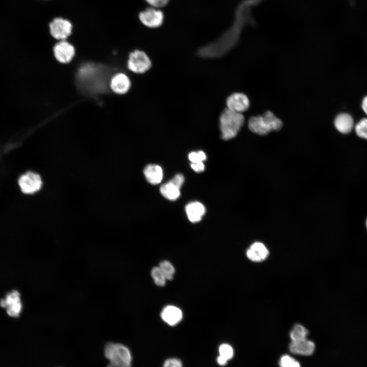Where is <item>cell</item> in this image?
<instances>
[{"label": "cell", "mask_w": 367, "mask_h": 367, "mask_svg": "<svg viewBox=\"0 0 367 367\" xmlns=\"http://www.w3.org/2000/svg\"><path fill=\"white\" fill-rule=\"evenodd\" d=\"M355 130L358 137L367 140V119L360 120L356 124Z\"/></svg>", "instance_id": "obj_22"}, {"label": "cell", "mask_w": 367, "mask_h": 367, "mask_svg": "<svg viewBox=\"0 0 367 367\" xmlns=\"http://www.w3.org/2000/svg\"><path fill=\"white\" fill-rule=\"evenodd\" d=\"M269 252L266 246L261 242L253 243L246 251L247 257L252 261L260 262L265 260Z\"/></svg>", "instance_id": "obj_13"}, {"label": "cell", "mask_w": 367, "mask_h": 367, "mask_svg": "<svg viewBox=\"0 0 367 367\" xmlns=\"http://www.w3.org/2000/svg\"><path fill=\"white\" fill-rule=\"evenodd\" d=\"M151 65L149 57L142 50L136 49L129 55L127 68L134 73H144L151 68Z\"/></svg>", "instance_id": "obj_4"}, {"label": "cell", "mask_w": 367, "mask_h": 367, "mask_svg": "<svg viewBox=\"0 0 367 367\" xmlns=\"http://www.w3.org/2000/svg\"><path fill=\"white\" fill-rule=\"evenodd\" d=\"M139 18L141 22L145 26L155 28L162 24L164 16L161 10L150 8L140 12Z\"/></svg>", "instance_id": "obj_10"}, {"label": "cell", "mask_w": 367, "mask_h": 367, "mask_svg": "<svg viewBox=\"0 0 367 367\" xmlns=\"http://www.w3.org/2000/svg\"><path fill=\"white\" fill-rule=\"evenodd\" d=\"M20 296L18 291L14 290L7 294L5 299L0 301L1 306L7 308V312L11 317L17 318L20 313L22 304Z\"/></svg>", "instance_id": "obj_8"}, {"label": "cell", "mask_w": 367, "mask_h": 367, "mask_svg": "<svg viewBox=\"0 0 367 367\" xmlns=\"http://www.w3.org/2000/svg\"><path fill=\"white\" fill-rule=\"evenodd\" d=\"M314 344L306 339L299 342H292L290 345L291 352L299 355H311L314 352Z\"/></svg>", "instance_id": "obj_16"}, {"label": "cell", "mask_w": 367, "mask_h": 367, "mask_svg": "<svg viewBox=\"0 0 367 367\" xmlns=\"http://www.w3.org/2000/svg\"><path fill=\"white\" fill-rule=\"evenodd\" d=\"M18 184L22 193L32 194L40 190L42 181L39 174L29 171L19 177Z\"/></svg>", "instance_id": "obj_5"}, {"label": "cell", "mask_w": 367, "mask_h": 367, "mask_svg": "<svg viewBox=\"0 0 367 367\" xmlns=\"http://www.w3.org/2000/svg\"><path fill=\"white\" fill-rule=\"evenodd\" d=\"M169 0H146V1L154 7H162L166 5Z\"/></svg>", "instance_id": "obj_26"}, {"label": "cell", "mask_w": 367, "mask_h": 367, "mask_svg": "<svg viewBox=\"0 0 367 367\" xmlns=\"http://www.w3.org/2000/svg\"><path fill=\"white\" fill-rule=\"evenodd\" d=\"M245 122L242 113L231 111L227 108L223 110L219 117L221 137L228 140L235 137Z\"/></svg>", "instance_id": "obj_1"}, {"label": "cell", "mask_w": 367, "mask_h": 367, "mask_svg": "<svg viewBox=\"0 0 367 367\" xmlns=\"http://www.w3.org/2000/svg\"><path fill=\"white\" fill-rule=\"evenodd\" d=\"M110 88L115 93L124 94L130 88L131 82L129 77L123 73H118L111 79Z\"/></svg>", "instance_id": "obj_12"}, {"label": "cell", "mask_w": 367, "mask_h": 367, "mask_svg": "<svg viewBox=\"0 0 367 367\" xmlns=\"http://www.w3.org/2000/svg\"><path fill=\"white\" fill-rule=\"evenodd\" d=\"M365 224L366 228V229H367V218H366V220H365Z\"/></svg>", "instance_id": "obj_31"}, {"label": "cell", "mask_w": 367, "mask_h": 367, "mask_svg": "<svg viewBox=\"0 0 367 367\" xmlns=\"http://www.w3.org/2000/svg\"><path fill=\"white\" fill-rule=\"evenodd\" d=\"M151 276L156 285L163 286L165 285L167 279L159 267H155L152 269Z\"/></svg>", "instance_id": "obj_20"}, {"label": "cell", "mask_w": 367, "mask_h": 367, "mask_svg": "<svg viewBox=\"0 0 367 367\" xmlns=\"http://www.w3.org/2000/svg\"><path fill=\"white\" fill-rule=\"evenodd\" d=\"M227 361L228 360H227L226 359H225V358H223L222 357H221L219 355V356H218L217 359V363L220 365H222V366L225 365L227 363Z\"/></svg>", "instance_id": "obj_28"}, {"label": "cell", "mask_w": 367, "mask_h": 367, "mask_svg": "<svg viewBox=\"0 0 367 367\" xmlns=\"http://www.w3.org/2000/svg\"><path fill=\"white\" fill-rule=\"evenodd\" d=\"M143 172L147 181L150 184L157 185L162 181L163 172L160 166L154 164L148 165L145 168Z\"/></svg>", "instance_id": "obj_18"}, {"label": "cell", "mask_w": 367, "mask_h": 367, "mask_svg": "<svg viewBox=\"0 0 367 367\" xmlns=\"http://www.w3.org/2000/svg\"><path fill=\"white\" fill-rule=\"evenodd\" d=\"M334 125L339 132L347 134L350 133L353 128V119L349 114L342 113L336 117Z\"/></svg>", "instance_id": "obj_17"}, {"label": "cell", "mask_w": 367, "mask_h": 367, "mask_svg": "<svg viewBox=\"0 0 367 367\" xmlns=\"http://www.w3.org/2000/svg\"><path fill=\"white\" fill-rule=\"evenodd\" d=\"M188 158L191 163L195 164L203 162L206 159L204 152L198 151L197 152H191L189 154Z\"/></svg>", "instance_id": "obj_24"}, {"label": "cell", "mask_w": 367, "mask_h": 367, "mask_svg": "<svg viewBox=\"0 0 367 367\" xmlns=\"http://www.w3.org/2000/svg\"><path fill=\"white\" fill-rule=\"evenodd\" d=\"M219 356L227 360L231 359L233 355V350L231 346L227 344L221 345L219 348Z\"/></svg>", "instance_id": "obj_23"}, {"label": "cell", "mask_w": 367, "mask_h": 367, "mask_svg": "<svg viewBox=\"0 0 367 367\" xmlns=\"http://www.w3.org/2000/svg\"><path fill=\"white\" fill-rule=\"evenodd\" d=\"M282 124V121L269 111L262 115L251 117L248 121L249 129L259 135H266L272 131L279 130Z\"/></svg>", "instance_id": "obj_2"}, {"label": "cell", "mask_w": 367, "mask_h": 367, "mask_svg": "<svg viewBox=\"0 0 367 367\" xmlns=\"http://www.w3.org/2000/svg\"><path fill=\"white\" fill-rule=\"evenodd\" d=\"M185 181L184 176L181 174L174 177L160 188L161 194L169 200H175L180 195V188Z\"/></svg>", "instance_id": "obj_7"}, {"label": "cell", "mask_w": 367, "mask_h": 367, "mask_svg": "<svg viewBox=\"0 0 367 367\" xmlns=\"http://www.w3.org/2000/svg\"><path fill=\"white\" fill-rule=\"evenodd\" d=\"M49 32L53 38L65 40L71 34L73 26L71 22L62 17L55 18L49 24Z\"/></svg>", "instance_id": "obj_6"}, {"label": "cell", "mask_w": 367, "mask_h": 367, "mask_svg": "<svg viewBox=\"0 0 367 367\" xmlns=\"http://www.w3.org/2000/svg\"><path fill=\"white\" fill-rule=\"evenodd\" d=\"M104 353L106 357L110 361L107 367L132 366V354L125 346L109 343L106 345Z\"/></svg>", "instance_id": "obj_3"}, {"label": "cell", "mask_w": 367, "mask_h": 367, "mask_svg": "<svg viewBox=\"0 0 367 367\" xmlns=\"http://www.w3.org/2000/svg\"><path fill=\"white\" fill-rule=\"evenodd\" d=\"M308 330L300 324H296L290 332L292 342H299L306 339Z\"/></svg>", "instance_id": "obj_19"}, {"label": "cell", "mask_w": 367, "mask_h": 367, "mask_svg": "<svg viewBox=\"0 0 367 367\" xmlns=\"http://www.w3.org/2000/svg\"><path fill=\"white\" fill-rule=\"evenodd\" d=\"M53 53L58 62L66 64L72 60L75 51L73 45L65 40L59 41L54 45Z\"/></svg>", "instance_id": "obj_9"}, {"label": "cell", "mask_w": 367, "mask_h": 367, "mask_svg": "<svg viewBox=\"0 0 367 367\" xmlns=\"http://www.w3.org/2000/svg\"><path fill=\"white\" fill-rule=\"evenodd\" d=\"M159 267L164 274L167 280H171L175 274V269L172 264L168 260L160 263Z\"/></svg>", "instance_id": "obj_21"}, {"label": "cell", "mask_w": 367, "mask_h": 367, "mask_svg": "<svg viewBox=\"0 0 367 367\" xmlns=\"http://www.w3.org/2000/svg\"><path fill=\"white\" fill-rule=\"evenodd\" d=\"M161 316L162 319L169 325L175 326L181 320L182 312L176 306L168 305L163 309Z\"/></svg>", "instance_id": "obj_14"}, {"label": "cell", "mask_w": 367, "mask_h": 367, "mask_svg": "<svg viewBox=\"0 0 367 367\" xmlns=\"http://www.w3.org/2000/svg\"><path fill=\"white\" fill-rule=\"evenodd\" d=\"M227 109L237 113H242L247 111L250 105L248 97L242 93H234L226 99Z\"/></svg>", "instance_id": "obj_11"}, {"label": "cell", "mask_w": 367, "mask_h": 367, "mask_svg": "<svg viewBox=\"0 0 367 367\" xmlns=\"http://www.w3.org/2000/svg\"><path fill=\"white\" fill-rule=\"evenodd\" d=\"M185 210L189 220L192 223L200 221L205 213L204 206L198 201L188 203L185 207Z\"/></svg>", "instance_id": "obj_15"}, {"label": "cell", "mask_w": 367, "mask_h": 367, "mask_svg": "<svg viewBox=\"0 0 367 367\" xmlns=\"http://www.w3.org/2000/svg\"><path fill=\"white\" fill-rule=\"evenodd\" d=\"M283 367H300L299 363L295 360L290 364Z\"/></svg>", "instance_id": "obj_30"}, {"label": "cell", "mask_w": 367, "mask_h": 367, "mask_svg": "<svg viewBox=\"0 0 367 367\" xmlns=\"http://www.w3.org/2000/svg\"><path fill=\"white\" fill-rule=\"evenodd\" d=\"M163 367H183V365L179 359L171 358L167 359L164 362Z\"/></svg>", "instance_id": "obj_25"}, {"label": "cell", "mask_w": 367, "mask_h": 367, "mask_svg": "<svg viewBox=\"0 0 367 367\" xmlns=\"http://www.w3.org/2000/svg\"><path fill=\"white\" fill-rule=\"evenodd\" d=\"M191 168L197 172H201L204 170L205 166L203 162L191 164Z\"/></svg>", "instance_id": "obj_27"}, {"label": "cell", "mask_w": 367, "mask_h": 367, "mask_svg": "<svg viewBox=\"0 0 367 367\" xmlns=\"http://www.w3.org/2000/svg\"><path fill=\"white\" fill-rule=\"evenodd\" d=\"M362 108L363 111L367 114V96H365L362 100Z\"/></svg>", "instance_id": "obj_29"}]
</instances>
